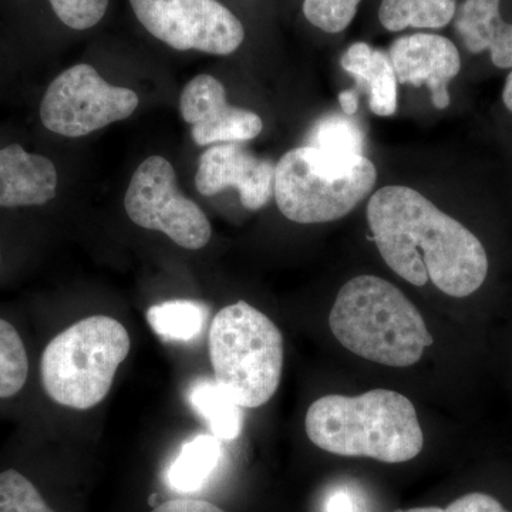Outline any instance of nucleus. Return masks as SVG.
Returning <instances> with one entry per match:
<instances>
[{
    "instance_id": "30",
    "label": "nucleus",
    "mask_w": 512,
    "mask_h": 512,
    "mask_svg": "<svg viewBox=\"0 0 512 512\" xmlns=\"http://www.w3.org/2000/svg\"><path fill=\"white\" fill-rule=\"evenodd\" d=\"M396 512H446L441 510L439 507H423V508H412V510L396 511Z\"/></svg>"
},
{
    "instance_id": "17",
    "label": "nucleus",
    "mask_w": 512,
    "mask_h": 512,
    "mask_svg": "<svg viewBox=\"0 0 512 512\" xmlns=\"http://www.w3.org/2000/svg\"><path fill=\"white\" fill-rule=\"evenodd\" d=\"M192 409L207 423L212 436L231 441L241 436L244 412L224 389L211 379H198L187 393Z\"/></svg>"
},
{
    "instance_id": "26",
    "label": "nucleus",
    "mask_w": 512,
    "mask_h": 512,
    "mask_svg": "<svg viewBox=\"0 0 512 512\" xmlns=\"http://www.w3.org/2000/svg\"><path fill=\"white\" fill-rule=\"evenodd\" d=\"M151 512H225L217 505L208 501L192 500V498H178V500L165 501L157 505Z\"/></svg>"
},
{
    "instance_id": "3",
    "label": "nucleus",
    "mask_w": 512,
    "mask_h": 512,
    "mask_svg": "<svg viewBox=\"0 0 512 512\" xmlns=\"http://www.w3.org/2000/svg\"><path fill=\"white\" fill-rule=\"evenodd\" d=\"M329 326L349 352L384 366H413L434 342L419 309L396 286L373 275L342 286Z\"/></svg>"
},
{
    "instance_id": "10",
    "label": "nucleus",
    "mask_w": 512,
    "mask_h": 512,
    "mask_svg": "<svg viewBox=\"0 0 512 512\" xmlns=\"http://www.w3.org/2000/svg\"><path fill=\"white\" fill-rule=\"evenodd\" d=\"M180 111L191 124L192 138L201 147L249 141L264 128L254 111L231 106L225 87L210 74H200L184 87Z\"/></svg>"
},
{
    "instance_id": "28",
    "label": "nucleus",
    "mask_w": 512,
    "mask_h": 512,
    "mask_svg": "<svg viewBox=\"0 0 512 512\" xmlns=\"http://www.w3.org/2000/svg\"><path fill=\"white\" fill-rule=\"evenodd\" d=\"M339 103L346 116H353L359 109V93L355 90H346L339 94Z\"/></svg>"
},
{
    "instance_id": "6",
    "label": "nucleus",
    "mask_w": 512,
    "mask_h": 512,
    "mask_svg": "<svg viewBox=\"0 0 512 512\" xmlns=\"http://www.w3.org/2000/svg\"><path fill=\"white\" fill-rule=\"evenodd\" d=\"M130 348L119 320L103 315L79 320L43 352L40 376L47 396L70 409H92L106 399Z\"/></svg>"
},
{
    "instance_id": "7",
    "label": "nucleus",
    "mask_w": 512,
    "mask_h": 512,
    "mask_svg": "<svg viewBox=\"0 0 512 512\" xmlns=\"http://www.w3.org/2000/svg\"><path fill=\"white\" fill-rule=\"evenodd\" d=\"M137 107L133 90L107 83L90 64H76L50 84L40 104V119L59 136L84 137L128 119Z\"/></svg>"
},
{
    "instance_id": "23",
    "label": "nucleus",
    "mask_w": 512,
    "mask_h": 512,
    "mask_svg": "<svg viewBox=\"0 0 512 512\" xmlns=\"http://www.w3.org/2000/svg\"><path fill=\"white\" fill-rule=\"evenodd\" d=\"M362 0H303V15L326 33L343 32L355 19Z\"/></svg>"
},
{
    "instance_id": "27",
    "label": "nucleus",
    "mask_w": 512,
    "mask_h": 512,
    "mask_svg": "<svg viewBox=\"0 0 512 512\" xmlns=\"http://www.w3.org/2000/svg\"><path fill=\"white\" fill-rule=\"evenodd\" d=\"M325 512H357V505L348 491H335L329 495Z\"/></svg>"
},
{
    "instance_id": "12",
    "label": "nucleus",
    "mask_w": 512,
    "mask_h": 512,
    "mask_svg": "<svg viewBox=\"0 0 512 512\" xmlns=\"http://www.w3.org/2000/svg\"><path fill=\"white\" fill-rule=\"evenodd\" d=\"M387 56L397 83L427 86L437 109L450 106L448 83L461 70L460 52L450 39L433 33L403 36L394 40Z\"/></svg>"
},
{
    "instance_id": "11",
    "label": "nucleus",
    "mask_w": 512,
    "mask_h": 512,
    "mask_svg": "<svg viewBox=\"0 0 512 512\" xmlns=\"http://www.w3.org/2000/svg\"><path fill=\"white\" fill-rule=\"evenodd\" d=\"M275 165L256 157L239 143H221L204 151L195 187L205 197L234 187L247 210L264 208L274 195Z\"/></svg>"
},
{
    "instance_id": "24",
    "label": "nucleus",
    "mask_w": 512,
    "mask_h": 512,
    "mask_svg": "<svg viewBox=\"0 0 512 512\" xmlns=\"http://www.w3.org/2000/svg\"><path fill=\"white\" fill-rule=\"evenodd\" d=\"M57 18L74 30L93 28L106 15L110 0H49Z\"/></svg>"
},
{
    "instance_id": "4",
    "label": "nucleus",
    "mask_w": 512,
    "mask_h": 512,
    "mask_svg": "<svg viewBox=\"0 0 512 512\" xmlns=\"http://www.w3.org/2000/svg\"><path fill=\"white\" fill-rule=\"evenodd\" d=\"M377 170L365 156L329 153L316 147L288 151L275 165L279 211L298 224L346 217L375 187Z\"/></svg>"
},
{
    "instance_id": "18",
    "label": "nucleus",
    "mask_w": 512,
    "mask_h": 512,
    "mask_svg": "<svg viewBox=\"0 0 512 512\" xmlns=\"http://www.w3.org/2000/svg\"><path fill=\"white\" fill-rule=\"evenodd\" d=\"M456 13V0H382L379 20L390 32L441 29L456 18Z\"/></svg>"
},
{
    "instance_id": "9",
    "label": "nucleus",
    "mask_w": 512,
    "mask_h": 512,
    "mask_svg": "<svg viewBox=\"0 0 512 512\" xmlns=\"http://www.w3.org/2000/svg\"><path fill=\"white\" fill-rule=\"evenodd\" d=\"M137 19L173 49L234 53L245 39L241 20L218 0H130Z\"/></svg>"
},
{
    "instance_id": "15",
    "label": "nucleus",
    "mask_w": 512,
    "mask_h": 512,
    "mask_svg": "<svg viewBox=\"0 0 512 512\" xmlns=\"http://www.w3.org/2000/svg\"><path fill=\"white\" fill-rule=\"evenodd\" d=\"M340 64L355 77L357 89L369 93L372 113L382 117L396 113L397 77L386 53L359 42L343 53Z\"/></svg>"
},
{
    "instance_id": "13",
    "label": "nucleus",
    "mask_w": 512,
    "mask_h": 512,
    "mask_svg": "<svg viewBox=\"0 0 512 512\" xmlns=\"http://www.w3.org/2000/svg\"><path fill=\"white\" fill-rule=\"evenodd\" d=\"M57 171L49 158L19 144L0 148V207L43 205L56 197Z\"/></svg>"
},
{
    "instance_id": "29",
    "label": "nucleus",
    "mask_w": 512,
    "mask_h": 512,
    "mask_svg": "<svg viewBox=\"0 0 512 512\" xmlns=\"http://www.w3.org/2000/svg\"><path fill=\"white\" fill-rule=\"evenodd\" d=\"M503 101L505 107L512 113V70L511 73L508 74L507 82H505L504 90H503Z\"/></svg>"
},
{
    "instance_id": "14",
    "label": "nucleus",
    "mask_w": 512,
    "mask_h": 512,
    "mask_svg": "<svg viewBox=\"0 0 512 512\" xmlns=\"http://www.w3.org/2000/svg\"><path fill=\"white\" fill-rule=\"evenodd\" d=\"M456 30L468 52L488 50L495 67H512V23L501 16V0H464Z\"/></svg>"
},
{
    "instance_id": "16",
    "label": "nucleus",
    "mask_w": 512,
    "mask_h": 512,
    "mask_svg": "<svg viewBox=\"0 0 512 512\" xmlns=\"http://www.w3.org/2000/svg\"><path fill=\"white\" fill-rule=\"evenodd\" d=\"M222 457L221 440L212 434H198L185 441L167 471V483L177 493L200 491L217 470Z\"/></svg>"
},
{
    "instance_id": "21",
    "label": "nucleus",
    "mask_w": 512,
    "mask_h": 512,
    "mask_svg": "<svg viewBox=\"0 0 512 512\" xmlns=\"http://www.w3.org/2000/svg\"><path fill=\"white\" fill-rule=\"evenodd\" d=\"M308 146L346 156H365L363 131L355 121L338 114L323 117L313 126L309 133Z\"/></svg>"
},
{
    "instance_id": "8",
    "label": "nucleus",
    "mask_w": 512,
    "mask_h": 512,
    "mask_svg": "<svg viewBox=\"0 0 512 512\" xmlns=\"http://www.w3.org/2000/svg\"><path fill=\"white\" fill-rule=\"evenodd\" d=\"M124 207L138 227L163 232L178 247L197 251L210 242L211 222L180 191L174 167L164 157L153 156L140 164L128 185Z\"/></svg>"
},
{
    "instance_id": "25",
    "label": "nucleus",
    "mask_w": 512,
    "mask_h": 512,
    "mask_svg": "<svg viewBox=\"0 0 512 512\" xmlns=\"http://www.w3.org/2000/svg\"><path fill=\"white\" fill-rule=\"evenodd\" d=\"M446 512H510L491 495L471 493L448 505Z\"/></svg>"
},
{
    "instance_id": "2",
    "label": "nucleus",
    "mask_w": 512,
    "mask_h": 512,
    "mask_svg": "<svg viewBox=\"0 0 512 512\" xmlns=\"http://www.w3.org/2000/svg\"><path fill=\"white\" fill-rule=\"evenodd\" d=\"M306 434L316 447L343 457L406 463L423 450V430L413 403L394 390L360 396L330 394L311 404Z\"/></svg>"
},
{
    "instance_id": "22",
    "label": "nucleus",
    "mask_w": 512,
    "mask_h": 512,
    "mask_svg": "<svg viewBox=\"0 0 512 512\" xmlns=\"http://www.w3.org/2000/svg\"><path fill=\"white\" fill-rule=\"evenodd\" d=\"M0 512H55L35 485L16 470L0 473Z\"/></svg>"
},
{
    "instance_id": "1",
    "label": "nucleus",
    "mask_w": 512,
    "mask_h": 512,
    "mask_svg": "<svg viewBox=\"0 0 512 512\" xmlns=\"http://www.w3.org/2000/svg\"><path fill=\"white\" fill-rule=\"evenodd\" d=\"M367 221L380 255L404 281L464 298L481 288L488 256L480 239L420 192L403 185L377 190Z\"/></svg>"
},
{
    "instance_id": "5",
    "label": "nucleus",
    "mask_w": 512,
    "mask_h": 512,
    "mask_svg": "<svg viewBox=\"0 0 512 512\" xmlns=\"http://www.w3.org/2000/svg\"><path fill=\"white\" fill-rule=\"evenodd\" d=\"M210 357L215 382L242 409H256L268 403L281 384L284 338L268 316L239 301L212 320Z\"/></svg>"
},
{
    "instance_id": "31",
    "label": "nucleus",
    "mask_w": 512,
    "mask_h": 512,
    "mask_svg": "<svg viewBox=\"0 0 512 512\" xmlns=\"http://www.w3.org/2000/svg\"><path fill=\"white\" fill-rule=\"evenodd\" d=\"M157 501H158V494H153V495H151L150 498H148V503H150L151 507L156 508L157 505H160L157 503Z\"/></svg>"
},
{
    "instance_id": "20",
    "label": "nucleus",
    "mask_w": 512,
    "mask_h": 512,
    "mask_svg": "<svg viewBox=\"0 0 512 512\" xmlns=\"http://www.w3.org/2000/svg\"><path fill=\"white\" fill-rule=\"evenodd\" d=\"M29 359L15 326L0 319V399L15 396L26 384Z\"/></svg>"
},
{
    "instance_id": "19",
    "label": "nucleus",
    "mask_w": 512,
    "mask_h": 512,
    "mask_svg": "<svg viewBox=\"0 0 512 512\" xmlns=\"http://www.w3.org/2000/svg\"><path fill=\"white\" fill-rule=\"evenodd\" d=\"M208 319L204 303L191 299H174L151 306L147 322L161 338L175 342H191L201 335Z\"/></svg>"
}]
</instances>
